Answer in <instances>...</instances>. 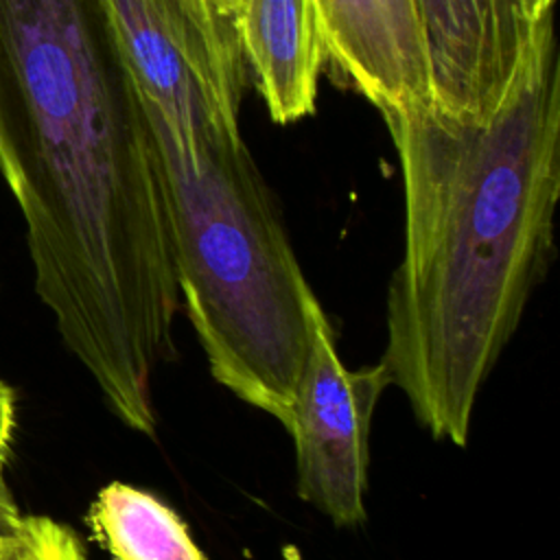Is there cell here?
I'll return each instance as SVG.
<instances>
[{
	"label": "cell",
	"mask_w": 560,
	"mask_h": 560,
	"mask_svg": "<svg viewBox=\"0 0 560 560\" xmlns=\"http://www.w3.org/2000/svg\"><path fill=\"white\" fill-rule=\"evenodd\" d=\"M0 173L35 291L107 409L155 435L182 308L147 118L103 0H0Z\"/></svg>",
	"instance_id": "1"
},
{
	"label": "cell",
	"mask_w": 560,
	"mask_h": 560,
	"mask_svg": "<svg viewBox=\"0 0 560 560\" xmlns=\"http://www.w3.org/2000/svg\"><path fill=\"white\" fill-rule=\"evenodd\" d=\"M402 173V254L378 363L416 422L466 446L479 394L553 260L560 52L553 9L486 120L433 103L381 114Z\"/></svg>",
	"instance_id": "2"
},
{
	"label": "cell",
	"mask_w": 560,
	"mask_h": 560,
	"mask_svg": "<svg viewBox=\"0 0 560 560\" xmlns=\"http://www.w3.org/2000/svg\"><path fill=\"white\" fill-rule=\"evenodd\" d=\"M140 98V96H138ZM182 308L212 378L287 431L315 293L238 116L175 118L142 101Z\"/></svg>",
	"instance_id": "3"
},
{
	"label": "cell",
	"mask_w": 560,
	"mask_h": 560,
	"mask_svg": "<svg viewBox=\"0 0 560 560\" xmlns=\"http://www.w3.org/2000/svg\"><path fill=\"white\" fill-rule=\"evenodd\" d=\"M308 350L295 387L287 433L295 451L298 497L337 527L368 521L370 433L376 405L389 387L376 361L348 370L317 295L306 302Z\"/></svg>",
	"instance_id": "4"
},
{
	"label": "cell",
	"mask_w": 560,
	"mask_h": 560,
	"mask_svg": "<svg viewBox=\"0 0 560 560\" xmlns=\"http://www.w3.org/2000/svg\"><path fill=\"white\" fill-rule=\"evenodd\" d=\"M142 98L160 109L241 107L249 68L236 0H103Z\"/></svg>",
	"instance_id": "5"
},
{
	"label": "cell",
	"mask_w": 560,
	"mask_h": 560,
	"mask_svg": "<svg viewBox=\"0 0 560 560\" xmlns=\"http://www.w3.org/2000/svg\"><path fill=\"white\" fill-rule=\"evenodd\" d=\"M433 105L486 120L505 96L532 35L523 0H416Z\"/></svg>",
	"instance_id": "6"
},
{
	"label": "cell",
	"mask_w": 560,
	"mask_h": 560,
	"mask_svg": "<svg viewBox=\"0 0 560 560\" xmlns=\"http://www.w3.org/2000/svg\"><path fill=\"white\" fill-rule=\"evenodd\" d=\"M326 57L381 114L429 105L416 0H313Z\"/></svg>",
	"instance_id": "7"
},
{
	"label": "cell",
	"mask_w": 560,
	"mask_h": 560,
	"mask_svg": "<svg viewBox=\"0 0 560 560\" xmlns=\"http://www.w3.org/2000/svg\"><path fill=\"white\" fill-rule=\"evenodd\" d=\"M236 24L269 116L280 125L311 116L328 59L315 2L236 0Z\"/></svg>",
	"instance_id": "8"
},
{
	"label": "cell",
	"mask_w": 560,
	"mask_h": 560,
	"mask_svg": "<svg viewBox=\"0 0 560 560\" xmlns=\"http://www.w3.org/2000/svg\"><path fill=\"white\" fill-rule=\"evenodd\" d=\"M85 521L112 560H208L175 510L122 481L98 490Z\"/></svg>",
	"instance_id": "9"
},
{
	"label": "cell",
	"mask_w": 560,
	"mask_h": 560,
	"mask_svg": "<svg viewBox=\"0 0 560 560\" xmlns=\"http://www.w3.org/2000/svg\"><path fill=\"white\" fill-rule=\"evenodd\" d=\"M0 560H90L77 532L50 516H20L0 536Z\"/></svg>",
	"instance_id": "10"
},
{
	"label": "cell",
	"mask_w": 560,
	"mask_h": 560,
	"mask_svg": "<svg viewBox=\"0 0 560 560\" xmlns=\"http://www.w3.org/2000/svg\"><path fill=\"white\" fill-rule=\"evenodd\" d=\"M13 433H15V396L9 383L0 378V536L9 534L22 516L7 481V470L11 462V448H13Z\"/></svg>",
	"instance_id": "11"
},
{
	"label": "cell",
	"mask_w": 560,
	"mask_h": 560,
	"mask_svg": "<svg viewBox=\"0 0 560 560\" xmlns=\"http://www.w3.org/2000/svg\"><path fill=\"white\" fill-rule=\"evenodd\" d=\"M525 2V13L529 18V22L534 24L542 13H547L549 9H553L556 0H523Z\"/></svg>",
	"instance_id": "12"
},
{
	"label": "cell",
	"mask_w": 560,
	"mask_h": 560,
	"mask_svg": "<svg viewBox=\"0 0 560 560\" xmlns=\"http://www.w3.org/2000/svg\"><path fill=\"white\" fill-rule=\"evenodd\" d=\"M282 560H304V556H302V551L295 545H287L282 549Z\"/></svg>",
	"instance_id": "13"
}]
</instances>
